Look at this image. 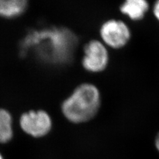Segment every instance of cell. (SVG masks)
Listing matches in <instances>:
<instances>
[{
    "label": "cell",
    "mask_w": 159,
    "mask_h": 159,
    "mask_svg": "<svg viewBox=\"0 0 159 159\" xmlns=\"http://www.w3.org/2000/svg\"><path fill=\"white\" fill-rule=\"evenodd\" d=\"M153 13L156 18L159 21V0H157L155 5H154Z\"/></svg>",
    "instance_id": "obj_9"
},
{
    "label": "cell",
    "mask_w": 159,
    "mask_h": 159,
    "mask_svg": "<svg viewBox=\"0 0 159 159\" xmlns=\"http://www.w3.org/2000/svg\"><path fill=\"white\" fill-rule=\"evenodd\" d=\"M20 127L22 130L33 137H42L51 130L52 121L49 114L43 110L29 111L20 117Z\"/></svg>",
    "instance_id": "obj_3"
},
{
    "label": "cell",
    "mask_w": 159,
    "mask_h": 159,
    "mask_svg": "<svg viewBox=\"0 0 159 159\" xmlns=\"http://www.w3.org/2000/svg\"><path fill=\"white\" fill-rule=\"evenodd\" d=\"M155 146L157 150L159 151V133L157 135V136L156 137V139H155Z\"/></svg>",
    "instance_id": "obj_10"
},
{
    "label": "cell",
    "mask_w": 159,
    "mask_h": 159,
    "mask_svg": "<svg viewBox=\"0 0 159 159\" xmlns=\"http://www.w3.org/2000/svg\"><path fill=\"white\" fill-rule=\"evenodd\" d=\"M82 66L87 71L98 73L105 70L109 63V54L106 44L98 40L88 42L84 49Z\"/></svg>",
    "instance_id": "obj_4"
},
{
    "label": "cell",
    "mask_w": 159,
    "mask_h": 159,
    "mask_svg": "<svg viewBox=\"0 0 159 159\" xmlns=\"http://www.w3.org/2000/svg\"><path fill=\"white\" fill-rule=\"evenodd\" d=\"M148 9L147 0H125L120 6L121 12L133 21L142 19Z\"/></svg>",
    "instance_id": "obj_6"
},
{
    "label": "cell",
    "mask_w": 159,
    "mask_h": 159,
    "mask_svg": "<svg viewBox=\"0 0 159 159\" xmlns=\"http://www.w3.org/2000/svg\"><path fill=\"white\" fill-rule=\"evenodd\" d=\"M13 120L10 113L0 109V143L9 142L13 137Z\"/></svg>",
    "instance_id": "obj_8"
},
{
    "label": "cell",
    "mask_w": 159,
    "mask_h": 159,
    "mask_svg": "<svg viewBox=\"0 0 159 159\" xmlns=\"http://www.w3.org/2000/svg\"><path fill=\"white\" fill-rule=\"evenodd\" d=\"M101 106V94L92 84L84 83L74 89L61 105L64 116L74 123L91 120L96 116Z\"/></svg>",
    "instance_id": "obj_2"
},
{
    "label": "cell",
    "mask_w": 159,
    "mask_h": 159,
    "mask_svg": "<svg viewBox=\"0 0 159 159\" xmlns=\"http://www.w3.org/2000/svg\"><path fill=\"white\" fill-rule=\"evenodd\" d=\"M99 32L102 43L113 48L125 47L131 38L130 29L120 20H108L102 24Z\"/></svg>",
    "instance_id": "obj_5"
},
{
    "label": "cell",
    "mask_w": 159,
    "mask_h": 159,
    "mask_svg": "<svg viewBox=\"0 0 159 159\" xmlns=\"http://www.w3.org/2000/svg\"><path fill=\"white\" fill-rule=\"evenodd\" d=\"M29 0H0V16L13 19L25 12Z\"/></svg>",
    "instance_id": "obj_7"
},
{
    "label": "cell",
    "mask_w": 159,
    "mask_h": 159,
    "mask_svg": "<svg viewBox=\"0 0 159 159\" xmlns=\"http://www.w3.org/2000/svg\"><path fill=\"white\" fill-rule=\"evenodd\" d=\"M78 43L72 31L64 27L32 30L20 43V54L32 52L38 60L54 65H61L72 58Z\"/></svg>",
    "instance_id": "obj_1"
},
{
    "label": "cell",
    "mask_w": 159,
    "mask_h": 159,
    "mask_svg": "<svg viewBox=\"0 0 159 159\" xmlns=\"http://www.w3.org/2000/svg\"><path fill=\"white\" fill-rule=\"evenodd\" d=\"M0 159H4V158H3V156L2 155V154H1V153H0Z\"/></svg>",
    "instance_id": "obj_11"
}]
</instances>
